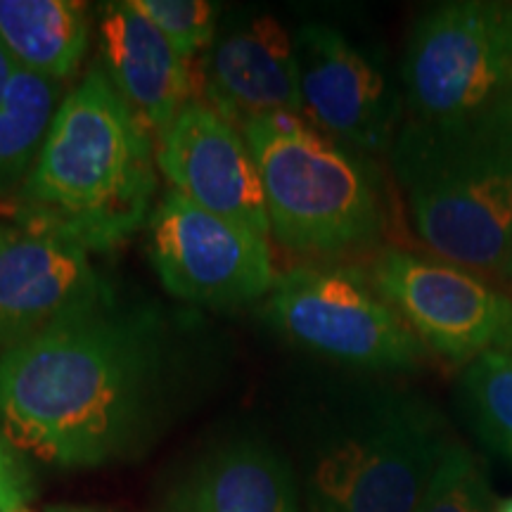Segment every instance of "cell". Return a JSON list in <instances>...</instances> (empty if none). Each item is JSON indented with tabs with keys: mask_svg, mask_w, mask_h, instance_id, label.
<instances>
[{
	"mask_svg": "<svg viewBox=\"0 0 512 512\" xmlns=\"http://www.w3.org/2000/svg\"><path fill=\"white\" fill-rule=\"evenodd\" d=\"M164 370L159 320L107 290L0 354V432L48 465H107L150 430Z\"/></svg>",
	"mask_w": 512,
	"mask_h": 512,
	"instance_id": "obj_1",
	"label": "cell"
},
{
	"mask_svg": "<svg viewBox=\"0 0 512 512\" xmlns=\"http://www.w3.org/2000/svg\"><path fill=\"white\" fill-rule=\"evenodd\" d=\"M102 64L60 102L34 169L17 195L15 223L76 242L88 254L124 245L150 221L157 143Z\"/></svg>",
	"mask_w": 512,
	"mask_h": 512,
	"instance_id": "obj_2",
	"label": "cell"
},
{
	"mask_svg": "<svg viewBox=\"0 0 512 512\" xmlns=\"http://www.w3.org/2000/svg\"><path fill=\"white\" fill-rule=\"evenodd\" d=\"M392 164L415 233L448 264L503 273L512 242V95L401 126Z\"/></svg>",
	"mask_w": 512,
	"mask_h": 512,
	"instance_id": "obj_3",
	"label": "cell"
},
{
	"mask_svg": "<svg viewBox=\"0 0 512 512\" xmlns=\"http://www.w3.org/2000/svg\"><path fill=\"white\" fill-rule=\"evenodd\" d=\"M448 444L439 413L418 396L358 392L306 441L302 512H415Z\"/></svg>",
	"mask_w": 512,
	"mask_h": 512,
	"instance_id": "obj_4",
	"label": "cell"
},
{
	"mask_svg": "<svg viewBox=\"0 0 512 512\" xmlns=\"http://www.w3.org/2000/svg\"><path fill=\"white\" fill-rule=\"evenodd\" d=\"M264 188L271 238L302 254L373 245L384 228L373 174L304 117L275 114L240 128Z\"/></svg>",
	"mask_w": 512,
	"mask_h": 512,
	"instance_id": "obj_5",
	"label": "cell"
},
{
	"mask_svg": "<svg viewBox=\"0 0 512 512\" xmlns=\"http://www.w3.org/2000/svg\"><path fill=\"white\" fill-rule=\"evenodd\" d=\"M264 316L294 344L344 366L411 370L427 354L411 325L358 268L306 264L278 273Z\"/></svg>",
	"mask_w": 512,
	"mask_h": 512,
	"instance_id": "obj_6",
	"label": "cell"
},
{
	"mask_svg": "<svg viewBox=\"0 0 512 512\" xmlns=\"http://www.w3.org/2000/svg\"><path fill=\"white\" fill-rule=\"evenodd\" d=\"M415 121L456 119L512 95V5L453 0L422 12L401 67Z\"/></svg>",
	"mask_w": 512,
	"mask_h": 512,
	"instance_id": "obj_7",
	"label": "cell"
},
{
	"mask_svg": "<svg viewBox=\"0 0 512 512\" xmlns=\"http://www.w3.org/2000/svg\"><path fill=\"white\" fill-rule=\"evenodd\" d=\"M147 252L166 292L214 309L256 302L278 278L268 238L195 207L174 190L152 209Z\"/></svg>",
	"mask_w": 512,
	"mask_h": 512,
	"instance_id": "obj_8",
	"label": "cell"
},
{
	"mask_svg": "<svg viewBox=\"0 0 512 512\" xmlns=\"http://www.w3.org/2000/svg\"><path fill=\"white\" fill-rule=\"evenodd\" d=\"M370 278L427 351L453 363L512 351V299L467 268L387 249Z\"/></svg>",
	"mask_w": 512,
	"mask_h": 512,
	"instance_id": "obj_9",
	"label": "cell"
},
{
	"mask_svg": "<svg viewBox=\"0 0 512 512\" xmlns=\"http://www.w3.org/2000/svg\"><path fill=\"white\" fill-rule=\"evenodd\" d=\"M304 119L349 152L392 150L403 98L382 62L330 24L294 31Z\"/></svg>",
	"mask_w": 512,
	"mask_h": 512,
	"instance_id": "obj_10",
	"label": "cell"
},
{
	"mask_svg": "<svg viewBox=\"0 0 512 512\" xmlns=\"http://www.w3.org/2000/svg\"><path fill=\"white\" fill-rule=\"evenodd\" d=\"M157 166L169 190L195 207L271 238L252 150L240 126L204 100L190 102L159 140Z\"/></svg>",
	"mask_w": 512,
	"mask_h": 512,
	"instance_id": "obj_11",
	"label": "cell"
},
{
	"mask_svg": "<svg viewBox=\"0 0 512 512\" xmlns=\"http://www.w3.org/2000/svg\"><path fill=\"white\" fill-rule=\"evenodd\" d=\"M105 292L107 285L81 245L12 223L0 242V354Z\"/></svg>",
	"mask_w": 512,
	"mask_h": 512,
	"instance_id": "obj_12",
	"label": "cell"
},
{
	"mask_svg": "<svg viewBox=\"0 0 512 512\" xmlns=\"http://www.w3.org/2000/svg\"><path fill=\"white\" fill-rule=\"evenodd\" d=\"M197 74L204 102L235 126L275 114L304 117L294 36L271 15L216 34Z\"/></svg>",
	"mask_w": 512,
	"mask_h": 512,
	"instance_id": "obj_13",
	"label": "cell"
},
{
	"mask_svg": "<svg viewBox=\"0 0 512 512\" xmlns=\"http://www.w3.org/2000/svg\"><path fill=\"white\" fill-rule=\"evenodd\" d=\"M102 67L152 138L162 140L200 91V74L131 0L100 5Z\"/></svg>",
	"mask_w": 512,
	"mask_h": 512,
	"instance_id": "obj_14",
	"label": "cell"
},
{
	"mask_svg": "<svg viewBox=\"0 0 512 512\" xmlns=\"http://www.w3.org/2000/svg\"><path fill=\"white\" fill-rule=\"evenodd\" d=\"M162 512H302L297 472L259 434L207 448L171 486Z\"/></svg>",
	"mask_w": 512,
	"mask_h": 512,
	"instance_id": "obj_15",
	"label": "cell"
},
{
	"mask_svg": "<svg viewBox=\"0 0 512 512\" xmlns=\"http://www.w3.org/2000/svg\"><path fill=\"white\" fill-rule=\"evenodd\" d=\"M0 43L19 67L60 83L88 48V12L76 0H0Z\"/></svg>",
	"mask_w": 512,
	"mask_h": 512,
	"instance_id": "obj_16",
	"label": "cell"
},
{
	"mask_svg": "<svg viewBox=\"0 0 512 512\" xmlns=\"http://www.w3.org/2000/svg\"><path fill=\"white\" fill-rule=\"evenodd\" d=\"M60 86L15 67L0 98V192L22 190L60 107Z\"/></svg>",
	"mask_w": 512,
	"mask_h": 512,
	"instance_id": "obj_17",
	"label": "cell"
},
{
	"mask_svg": "<svg viewBox=\"0 0 512 512\" xmlns=\"http://www.w3.org/2000/svg\"><path fill=\"white\" fill-rule=\"evenodd\" d=\"M460 389L479 437L512 465V351L467 363Z\"/></svg>",
	"mask_w": 512,
	"mask_h": 512,
	"instance_id": "obj_18",
	"label": "cell"
},
{
	"mask_svg": "<svg viewBox=\"0 0 512 512\" xmlns=\"http://www.w3.org/2000/svg\"><path fill=\"white\" fill-rule=\"evenodd\" d=\"M482 467L460 444H448L415 512H496Z\"/></svg>",
	"mask_w": 512,
	"mask_h": 512,
	"instance_id": "obj_19",
	"label": "cell"
},
{
	"mask_svg": "<svg viewBox=\"0 0 512 512\" xmlns=\"http://www.w3.org/2000/svg\"><path fill=\"white\" fill-rule=\"evenodd\" d=\"M131 3L185 60L207 53L219 34L216 10L207 0H131Z\"/></svg>",
	"mask_w": 512,
	"mask_h": 512,
	"instance_id": "obj_20",
	"label": "cell"
},
{
	"mask_svg": "<svg viewBox=\"0 0 512 512\" xmlns=\"http://www.w3.org/2000/svg\"><path fill=\"white\" fill-rule=\"evenodd\" d=\"M36 501L29 458L0 432V512H31Z\"/></svg>",
	"mask_w": 512,
	"mask_h": 512,
	"instance_id": "obj_21",
	"label": "cell"
},
{
	"mask_svg": "<svg viewBox=\"0 0 512 512\" xmlns=\"http://www.w3.org/2000/svg\"><path fill=\"white\" fill-rule=\"evenodd\" d=\"M15 67H17V62L12 60L8 50H5L3 43H0V98H3L5 86H8V81H10L12 72H15Z\"/></svg>",
	"mask_w": 512,
	"mask_h": 512,
	"instance_id": "obj_22",
	"label": "cell"
},
{
	"mask_svg": "<svg viewBox=\"0 0 512 512\" xmlns=\"http://www.w3.org/2000/svg\"><path fill=\"white\" fill-rule=\"evenodd\" d=\"M46 512H98V510H88V508H72V505H60V508H50Z\"/></svg>",
	"mask_w": 512,
	"mask_h": 512,
	"instance_id": "obj_23",
	"label": "cell"
},
{
	"mask_svg": "<svg viewBox=\"0 0 512 512\" xmlns=\"http://www.w3.org/2000/svg\"><path fill=\"white\" fill-rule=\"evenodd\" d=\"M503 275H508V278L512 280V242H510L508 256H505V266H503Z\"/></svg>",
	"mask_w": 512,
	"mask_h": 512,
	"instance_id": "obj_24",
	"label": "cell"
},
{
	"mask_svg": "<svg viewBox=\"0 0 512 512\" xmlns=\"http://www.w3.org/2000/svg\"><path fill=\"white\" fill-rule=\"evenodd\" d=\"M496 512H512V498H505V501L498 503Z\"/></svg>",
	"mask_w": 512,
	"mask_h": 512,
	"instance_id": "obj_25",
	"label": "cell"
},
{
	"mask_svg": "<svg viewBox=\"0 0 512 512\" xmlns=\"http://www.w3.org/2000/svg\"><path fill=\"white\" fill-rule=\"evenodd\" d=\"M5 233H8V223H0V242L5 240Z\"/></svg>",
	"mask_w": 512,
	"mask_h": 512,
	"instance_id": "obj_26",
	"label": "cell"
}]
</instances>
